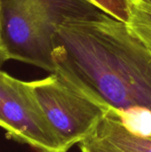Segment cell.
I'll list each match as a JSON object with an SVG mask.
<instances>
[{
  "label": "cell",
  "instance_id": "6da1fadb",
  "mask_svg": "<svg viewBox=\"0 0 151 152\" xmlns=\"http://www.w3.org/2000/svg\"><path fill=\"white\" fill-rule=\"evenodd\" d=\"M54 74L151 137V53L126 23L99 10L61 23L53 39Z\"/></svg>",
  "mask_w": 151,
  "mask_h": 152
},
{
  "label": "cell",
  "instance_id": "7a4b0ae2",
  "mask_svg": "<svg viewBox=\"0 0 151 152\" xmlns=\"http://www.w3.org/2000/svg\"><path fill=\"white\" fill-rule=\"evenodd\" d=\"M4 43L9 60L55 70L53 39L66 20L99 9L87 0H0Z\"/></svg>",
  "mask_w": 151,
  "mask_h": 152
},
{
  "label": "cell",
  "instance_id": "3957f363",
  "mask_svg": "<svg viewBox=\"0 0 151 152\" xmlns=\"http://www.w3.org/2000/svg\"><path fill=\"white\" fill-rule=\"evenodd\" d=\"M31 84L46 118L67 151L93 136L108 110L54 73Z\"/></svg>",
  "mask_w": 151,
  "mask_h": 152
},
{
  "label": "cell",
  "instance_id": "277c9868",
  "mask_svg": "<svg viewBox=\"0 0 151 152\" xmlns=\"http://www.w3.org/2000/svg\"><path fill=\"white\" fill-rule=\"evenodd\" d=\"M0 127L36 152H68L46 118L32 88L0 69Z\"/></svg>",
  "mask_w": 151,
  "mask_h": 152
},
{
  "label": "cell",
  "instance_id": "5b68a950",
  "mask_svg": "<svg viewBox=\"0 0 151 152\" xmlns=\"http://www.w3.org/2000/svg\"><path fill=\"white\" fill-rule=\"evenodd\" d=\"M123 152H151V137L133 132L113 110H108L94 134Z\"/></svg>",
  "mask_w": 151,
  "mask_h": 152
},
{
  "label": "cell",
  "instance_id": "8992f818",
  "mask_svg": "<svg viewBox=\"0 0 151 152\" xmlns=\"http://www.w3.org/2000/svg\"><path fill=\"white\" fill-rule=\"evenodd\" d=\"M126 25L151 53V1L132 0Z\"/></svg>",
  "mask_w": 151,
  "mask_h": 152
},
{
  "label": "cell",
  "instance_id": "52a82bcc",
  "mask_svg": "<svg viewBox=\"0 0 151 152\" xmlns=\"http://www.w3.org/2000/svg\"><path fill=\"white\" fill-rule=\"evenodd\" d=\"M99 10L126 23L130 17L132 0H87Z\"/></svg>",
  "mask_w": 151,
  "mask_h": 152
},
{
  "label": "cell",
  "instance_id": "ba28073f",
  "mask_svg": "<svg viewBox=\"0 0 151 152\" xmlns=\"http://www.w3.org/2000/svg\"><path fill=\"white\" fill-rule=\"evenodd\" d=\"M79 146L81 152H123L109 142L98 138L95 135L82 142L79 143Z\"/></svg>",
  "mask_w": 151,
  "mask_h": 152
},
{
  "label": "cell",
  "instance_id": "9c48e42d",
  "mask_svg": "<svg viewBox=\"0 0 151 152\" xmlns=\"http://www.w3.org/2000/svg\"><path fill=\"white\" fill-rule=\"evenodd\" d=\"M8 57L6 54L4 43V33H3V18H2V9H1V2H0V68L3 64L8 61Z\"/></svg>",
  "mask_w": 151,
  "mask_h": 152
},
{
  "label": "cell",
  "instance_id": "30bf717a",
  "mask_svg": "<svg viewBox=\"0 0 151 152\" xmlns=\"http://www.w3.org/2000/svg\"><path fill=\"white\" fill-rule=\"evenodd\" d=\"M150 1H151V0H150Z\"/></svg>",
  "mask_w": 151,
  "mask_h": 152
}]
</instances>
